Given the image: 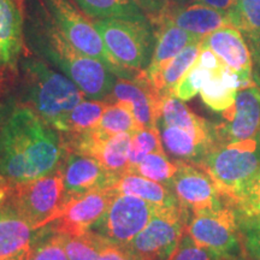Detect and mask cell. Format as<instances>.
Listing matches in <instances>:
<instances>
[{"label": "cell", "instance_id": "cell-1", "mask_svg": "<svg viewBox=\"0 0 260 260\" xmlns=\"http://www.w3.org/2000/svg\"><path fill=\"white\" fill-rule=\"evenodd\" d=\"M65 153L61 133L28 106L16 105L0 125V174L12 184L54 171Z\"/></svg>", "mask_w": 260, "mask_h": 260}, {"label": "cell", "instance_id": "cell-2", "mask_svg": "<svg viewBox=\"0 0 260 260\" xmlns=\"http://www.w3.org/2000/svg\"><path fill=\"white\" fill-rule=\"evenodd\" d=\"M27 37L34 51L74 81L86 98L109 99L118 77L102 61L77 51L51 21L41 0H31Z\"/></svg>", "mask_w": 260, "mask_h": 260}, {"label": "cell", "instance_id": "cell-3", "mask_svg": "<svg viewBox=\"0 0 260 260\" xmlns=\"http://www.w3.org/2000/svg\"><path fill=\"white\" fill-rule=\"evenodd\" d=\"M22 70L23 95L21 104L31 109L52 126L86 98L67 75L51 69L39 58L24 59Z\"/></svg>", "mask_w": 260, "mask_h": 260}, {"label": "cell", "instance_id": "cell-4", "mask_svg": "<svg viewBox=\"0 0 260 260\" xmlns=\"http://www.w3.org/2000/svg\"><path fill=\"white\" fill-rule=\"evenodd\" d=\"M199 167L209 172L229 204L260 172V140L216 145Z\"/></svg>", "mask_w": 260, "mask_h": 260}, {"label": "cell", "instance_id": "cell-5", "mask_svg": "<svg viewBox=\"0 0 260 260\" xmlns=\"http://www.w3.org/2000/svg\"><path fill=\"white\" fill-rule=\"evenodd\" d=\"M94 25L119 67L135 71L147 69L155 45L153 24L148 17L95 19Z\"/></svg>", "mask_w": 260, "mask_h": 260}, {"label": "cell", "instance_id": "cell-6", "mask_svg": "<svg viewBox=\"0 0 260 260\" xmlns=\"http://www.w3.org/2000/svg\"><path fill=\"white\" fill-rule=\"evenodd\" d=\"M51 21L73 46L86 56L105 64L117 77L135 79L140 71L123 69L107 52L95 25L70 0H41ZM142 71V70H141Z\"/></svg>", "mask_w": 260, "mask_h": 260}, {"label": "cell", "instance_id": "cell-7", "mask_svg": "<svg viewBox=\"0 0 260 260\" xmlns=\"http://www.w3.org/2000/svg\"><path fill=\"white\" fill-rule=\"evenodd\" d=\"M189 218L182 206L157 207L145 229L122 249L132 260H172Z\"/></svg>", "mask_w": 260, "mask_h": 260}, {"label": "cell", "instance_id": "cell-8", "mask_svg": "<svg viewBox=\"0 0 260 260\" xmlns=\"http://www.w3.org/2000/svg\"><path fill=\"white\" fill-rule=\"evenodd\" d=\"M65 187L60 165L56 170L35 178L14 184L9 200L37 230L53 222L64 206Z\"/></svg>", "mask_w": 260, "mask_h": 260}, {"label": "cell", "instance_id": "cell-9", "mask_svg": "<svg viewBox=\"0 0 260 260\" xmlns=\"http://www.w3.org/2000/svg\"><path fill=\"white\" fill-rule=\"evenodd\" d=\"M187 233L198 245L218 256L242 255L239 219L232 205L195 211L190 214Z\"/></svg>", "mask_w": 260, "mask_h": 260}, {"label": "cell", "instance_id": "cell-10", "mask_svg": "<svg viewBox=\"0 0 260 260\" xmlns=\"http://www.w3.org/2000/svg\"><path fill=\"white\" fill-rule=\"evenodd\" d=\"M157 206L132 195L117 194L103 217L90 230L121 248L145 229Z\"/></svg>", "mask_w": 260, "mask_h": 260}, {"label": "cell", "instance_id": "cell-11", "mask_svg": "<svg viewBox=\"0 0 260 260\" xmlns=\"http://www.w3.org/2000/svg\"><path fill=\"white\" fill-rule=\"evenodd\" d=\"M177 161V171L169 184L178 203L190 214L199 210H216L226 205L209 172L197 164Z\"/></svg>", "mask_w": 260, "mask_h": 260}, {"label": "cell", "instance_id": "cell-12", "mask_svg": "<svg viewBox=\"0 0 260 260\" xmlns=\"http://www.w3.org/2000/svg\"><path fill=\"white\" fill-rule=\"evenodd\" d=\"M222 113L225 122L214 126L216 145L260 140V86L253 83L240 89L235 104Z\"/></svg>", "mask_w": 260, "mask_h": 260}, {"label": "cell", "instance_id": "cell-13", "mask_svg": "<svg viewBox=\"0 0 260 260\" xmlns=\"http://www.w3.org/2000/svg\"><path fill=\"white\" fill-rule=\"evenodd\" d=\"M117 193L112 188L68 198L53 222L46 225L60 235H82L103 217Z\"/></svg>", "mask_w": 260, "mask_h": 260}, {"label": "cell", "instance_id": "cell-14", "mask_svg": "<svg viewBox=\"0 0 260 260\" xmlns=\"http://www.w3.org/2000/svg\"><path fill=\"white\" fill-rule=\"evenodd\" d=\"M111 98L112 103L128 104L139 129L158 128L162 96L152 84L145 70L140 71L135 79L118 77L109 99Z\"/></svg>", "mask_w": 260, "mask_h": 260}, {"label": "cell", "instance_id": "cell-15", "mask_svg": "<svg viewBox=\"0 0 260 260\" xmlns=\"http://www.w3.org/2000/svg\"><path fill=\"white\" fill-rule=\"evenodd\" d=\"M65 197L73 198L89 191L112 188L121 176L107 171L92 155L67 152L60 164ZM65 199V200H67Z\"/></svg>", "mask_w": 260, "mask_h": 260}, {"label": "cell", "instance_id": "cell-16", "mask_svg": "<svg viewBox=\"0 0 260 260\" xmlns=\"http://www.w3.org/2000/svg\"><path fill=\"white\" fill-rule=\"evenodd\" d=\"M241 80L243 87L255 83L253 79V58L242 32L234 25H226L207 35L201 41Z\"/></svg>", "mask_w": 260, "mask_h": 260}, {"label": "cell", "instance_id": "cell-17", "mask_svg": "<svg viewBox=\"0 0 260 260\" xmlns=\"http://www.w3.org/2000/svg\"><path fill=\"white\" fill-rule=\"evenodd\" d=\"M161 21L170 22L200 39L206 38L226 25H233L229 14L199 3L171 5L162 17L153 24Z\"/></svg>", "mask_w": 260, "mask_h": 260}, {"label": "cell", "instance_id": "cell-18", "mask_svg": "<svg viewBox=\"0 0 260 260\" xmlns=\"http://www.w3.org/2000/svg\"><path fill=\"white\" fill-rule=\"evenodd\" d=\"M42 229H35L10 200L0 204V259L31 251Z\"/></svg>", "mask_w": 260, "mask_h": 260}, {"label": "cell", "instance_id": "cell-19", "mask_svg": "<svg viewBox=\"0 0 260 260\" xmlns=\"http://www.w3.org/2000/svg\"><path fill=\"white\" fill-rule=\"evenodd\" d=\"M23 15L14 0H0V68L14 69L23 50Z\"/></svg>", "mask_w": 260, "mask_h": 260}, {"label": "cell", "instance_id": "cell-20", "mask_svg": "<svg viewBox=\"0 0 260 260\" xmlns=\"http://www.w3.org/2000/svg\"><path fill=\"white\" fill-rule=\"evenodd\" d=\"M155 45L151 63L145 70L148 79H152L162 68L171 61L180 52H182L194 42L203 41V39L195 37L191 32L184 30L170 22L161 21L155 24Z\"/></svg>", "mask_w": 260, "mask_h": 260}, {"label": "cell", "instance_id": "cell-21", "mask_svg": "<svg viewBox=\"0 0 260 260\" xmlns=\"http://www.w3.org/2000/svg\"><path fill=\"white\" fill-rule=\"evenodd\" d=\"M164 151L176 160L199 165L206 154L212 149L213 142L195 136L187 130L170 126L162 123L157 124Z\"/></svg>", "mask_w": 260, "mask_h": 260}, {"label": "cell", "instance_id": "cell-22", "mask_svg": "<svg viewBox=\"0 0 260 260\" xmlns=\"http://www.w3.org/2000/svg\"><path fill=\"white\" fill-rule=\"evenodd\" d=\"M158 123L187 130L198 138L213 142L214 145L217 144L214 126L195 115L183 103V100L178 99L172 94L162 96L160 117Z\"/></svg>", "mask_w": 260, "mask_h": 260}, {"label": "cell", "instance_id": "cell-23", "mask_svg": "<svg viewBox=\"0 0 260 260\" xmlns=\"http://www.w3.org/2000/svg\"><path fill=\"white\" fill-rule=\"evenodd\" d=\"M117 194L132 195L147 201L157 207L181 206L176 195L167 184L158 183L134 172L123 174L118 182L112 187Z\"/></svg>", "mask_w": 260, "mask_h": 260}, {"label": "cell", "instance_id": "cell-24", "mask_svg": "<svg viewBox=\"0 0 260 260\" xmlns=\"http://www.w3.org/2000/svg\"><path fill=\"white\" fill-rule=\"evenodd\" d=\"M230 18L248 42L253 58V79L260 86V0H237Z\"/></svg>", "mask_w": 260, "mask_h": 260}, {"label": "cell", "instance_id": "cell-25", "mask_svg": "<svg viewBox=\"0 0 260 260\" xmlns=\"http://www.w3.org/2000/svg\"><path fill=\"white\" fill-rule=\"evenodd\" d=\"M243 88L239 76L226 68L222 73L213 75L200 89L203 102L216 112H224L235 104L237 92Z\"/></svg>", "mask_w": 260, "mask_h": 260}, {"label": "cell", "instance_id": "cell-26", "mask_svg": "<svg viewBox=\"0 0 260 260\" xmlns=\"http://www.w3.org/2000/svg\"><path fill=\"white\" fill-rule=\"evenodd\" d=\"M109 104L106 100L83 99L73 110L54 122L53 128L61 134H81L92 130L99 124Z\"/></svg>", "mask_w": 260, "mask_h": 260}, {"label": "cell", "instance_id": "cell-27", "mask_svg": "<svg viewBox=\"0 0 260 260\" xmlns=\"http://www.w3.org/2000/svg\"><path fill=\"white\" fill-rule=\"evenodd\" d=\"M200 51L201 41L194 42L180 52L171 61H169L154 77L149 79L161 96L172 94L177 83L198 59Z\"/></svg>", "mask_w": 260, "mask_h": 260}, {"label": "cell", "instance_id": "cell-28", "mask_svg": "<svg viewBox=\"0 0 260 260\" xmlns=\"http://www.w3.org/2000/svg\"><path fill=\"white\" fill-rule=\"evenodd\" d=\"M88 17L105 18H144L142 10L132 0H74Z\"/></svg>", "mask_w": 260, "mask_h": 260}, {"label": "cell", "instance_id": "cell-29", "mask_svg": "<svg viewBox=\"0 0 260 260\" xmlns=\"http://www.w3.org/2000/svg\"><path fill=\"white\" fill-rule=\"evenodd\" d=\"M64 249L69 260H99L103 249L110 241L95 232L82 235H61Z\"/></svg>", "mask_w": 260, "mask_h": 260}, {"label": "cell", "instance_id": "cell-30", "mask_svg": "<svg viewBox=\"0 0 260 260\" xmlns=\"http://www.w3.org/2000/svg\"><path fill=\"white\" fill-rule=\"evenodd\" d=\"M95 128L106 136L128 133L133 134L139 129L130 106L126 103H110Z\"/></svg>", "mask_w": 260, "mask_h": 260}, {"label": "cell", "instance_id": "cell-31", "mask_svg": "<svg viewBox=\"0 0 260 260\" xmlns=\"http://www.w3.org/2000/svg\"><path fill=\"white\" fill-rule=\"evenodd\" d=\"M165 152L162 147L160 133L158 128H141L130 136L129 144V169L132 171L140 161L149 153Z\"/></svg>", "mask_w": 260, "mask_h": 260}, {"label": "cell", "instance_id": "cell-32", "mask_svg": "<svg viewBox=\"0 0 260 260\" xmlns=\"http://www.w3.org/2000/svg\"><path fill=\"white\" fill-rule=\"evenodd\" d=\"M177 171V161H170L165 152L149 153L132 171L148 180L169 186Z\"/></svg>", "mask_w": 260, "mask_h": 260}, {"label": "cell", "instance_id": "cell-33", "mask_svg": "<svg viewBox=\"0 0 260 260\" xmlns=\"http://www.w3.org/2000/svg\"><path fill=\"white\" fill-rule=\"evenodd\" d=\"M222 71L216 73V71L205 67L201 61L197 59L195 63L191 65L190 69L187 71L186 75L182 77L180 82L177 83V86L175 87L172 95L183 100V102H187V100H189L191 98L197 95L198 93H200V89L203 88L204 84L206 83L213 75L222 73Z\"/></svg>", "mask_w": 260, "mask_h": 260}, {"label": "cell", "instance_id": "cell-34", "mask_svg": "<svg viewBox=\"0 0 260 260\" xmlns=\"http://www.w3.org/2000/svg\"><path fill=\"white\" fill-rule=\"evenodd\" d=\"M29 260H69L64 249L63 236L45 226L32 246Z\"/></svg>", "mask_w": 260, "mask_h": 260}, {"label": "cell", "instance_id": "cell-35", "mask_svg": "<svg viewBox=\"0 0 260 260\" xmlns=\"http://www.w3.org/2000/svg\"><path fill=\"white\" fill-rule=\"evenodd\" d=\"M243 260H260V216L237 217Z\"/></svg>", "mask_w": 260, "mask_h": 260}, {"label": "cell", "instance_id": "cell-36", "mask_svg": "<svg viewBox=\"0 0 260 260\" xmlns=\"http://www.w3.org/2000/svg\"><path fill=\"white\" fill-rule=\"evenodd\" d=\"M229 205L237 217L260 216V172Z\"/></svg>", "mask_w": 260, "mask_h": 260}, {"label": "cell", "instance_id": "cell-37", "mask_svg": "<svg viewBox=\"0 0 260 260\" xmlns=\"http://www.w3.org/2000/svg\"><path fill=\"white\" fill-rule=\"evenodd\" d=\"M219 256L214 254L212 251L198 245L191 239L189 234L184 232L182 236L177 251L175 253L172 260H218Z\"/></svg>", "mask_w": 260, "mask_h": 260}, {"label": "cell", "instance_id": "cell-38", "mask_svg": "<svg viewBox=\"0 0 260 260\" xmlns=\"http://www.w3.org/2000/svg\"><path fill=\"white\" fill-rule=\"evenodd\" d=\"M147 16L152 24L159 21L170 8V0H132Z\"/></svg>", "mask_w": 260, "mask_h": 260}, {"label": "cell", "instance_id": "cell-39", "mask_svg": "<svg viewBox=\"0 0 260 260\" xmlns=\"http://www.w3.org/2000/svg\"><path fill=\"white\" fill-rule=\"evenodd\" d=\"M194 3H199L210 6V8L217 9L219 11L226 12V14H232L234 9L236 8L237 0H194Z\"/></svg>", "mask_w": 260, "mask_h": 260}, {"label": "cell", "instance_id": "cell-40", "mask_svg": "<svg viewBox=\"0 0 260 260\" xmlns=\"http://www.w3.org/2000/svg\"><path fill=\"white\" fill-rule=\"evenodd\" d=\"M125 252L119 246L110 242L105 248L103 249L99 260H124Z\"/></svg>", "mask_w": 260, "mask_h": 260}, {"label": "cell", "instance_id": "cell-41", "mask_svg": "<svg viewBox=\"0 0 260 260\" xmlns=\"http://www.w3.org/2000/svg\"><path fill=\"white\" fill-rule=\"evenodd\" d=\"M12 189H14V184L0 174V204L5 203L9 199L12 193Z\"/></svg>", "mask_w": 260, "mask_h": 260}, {"label": "cell", "instance_id": "cell-42", "mask_svg": "<svg viewBox=\"0 0 260 260\" xmlns=\"http://www.w3.org/2000/svg\"><path fill=\"white\" fill-rule=\"evenodd\" d=\"M30 253H31V251H29L27 253H23V254L11 256V258H4V259H0V260H29V258H30Z\"/></svg>", "mask_w": 260, "mask_h": 260}, {"label": "cell", "instance_id": "cell-43", "mask_svg": "<svg viewBox=\"0 0 260 260\" xmlns=\"http://www.w3.org/2000/svg\"><path fill=\"white\" fill-rule=\"evenodd\" d=\"M218 260H243V258L242 255H239V254H228V255L219 256Z\"/></svg>", "mask_w": 260, "mask_h": 260}, {"label": "cell", "instance_id": "cell-44", "mask_svg": "<svg viewBox=\"0 0 260 260\" xmlns=\"http://www.w3.org/2000/svg\"><path fill=\"white\" fill-rule=\"evenodd\" d=\"M194 3V0H170V6L171 5H187Z\"/></svg>", "mask_w": 260, "mask_h": 260}, {"label": "cell", "instance_id": "cell-45", "mask_svg": "<svg viewBox=\"0 0 260 260\" xmlns=\"http://www.w3.org/2000/svg\"><path fill=\"white\" fill-rule=\"evenodd\" d=\"M2 123H3V119H2V113H0V125H2Z\"/></svg>", "mask_w": 260, "mask_h": 260}, {"label": "cell", "instance_id": "cell-46", "mask_svg": "<svg viewBox=\"0 0 260 260\" xmlns=\"http://www.w3.org/2000/svg\"><path fill=\"white\" fill-rule=\"evenodd\" d=\"M124 260H132V259H130V258H129V256L125 254V259H124Z\"/></svg>", "mask_w": 260, "mask_h": 260}, {"label": "cell", "instance_id": "cell-47", "mask_svg": "<svg viewBox=\"0 0 260 260\" xmlns=\"http://www.w3.org/2000/svg\"><path fill=\"white\" fill-rule=\"evenodd\" d=\"M18 2H19V3H22V2H23V0H18Z\"/></svg>", "mask_w": 260, "mask_h": 260}]
</instances>
